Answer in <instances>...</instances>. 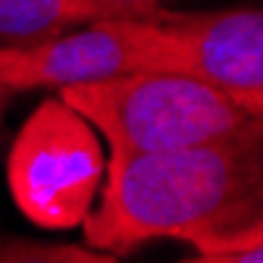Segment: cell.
Here are the masks:
<instances>
[{
    "instance_id": "6da1fadb",
    "label": "cell",
    "mask_w": 263,
    "mask_h": 263,
    "mask_svg": "<svg viewBox=\"0 0 263 263\" xmlns=\"http://www.w3.org/2000/svg\"><path fill=\"white\" fill-rule=\"evenodd\" d=\"M82 229L107 254L154 238H182L197 251L263 241V119L204 144L110 154Z\"/></svg>"
},
{
    "instance_id": "7a4b0ae2",
    "label": "cell",
    "mask_w": 263,
    "mask_h": 263,
    "mask_svg": "<svg viewBox=\"0 0 263 263\" xmlns=\"http://www.w3.org/2000/svg\"><path fill=\"white\" fill-rule=\"evenodd\" d=\"M110 154H154L226 138L254 119L232 97L182 72L138 69L57 91Z\"/></svg>"
},
{
    "instance_id": "3957f363",
    "label": "cell",
    "mask_w": 263,
    "mask_h": 263,
    "mask_svg": "<svg viewBox=\"0 0 263 263\" xmlns=\"http://www.w3.org/2000/svg\"><path fill=\"white\" fill-rule=\"evenodd\" d=\"M107 179V151L97 128L63 97H44L22 122L7 157L16 207L41 229L82 226Z\"/></svg>"
},
{
    "instance_id": "277c9868",
    "label": "cell",
    "mask_w": 263,
    "mask_h": 263,
    "mask_svg": "<svg viewBox=\"0 0 263 263\" xmlns=\"http://www.w3.org/2000/svg\"><path fill=\"white\" fill-rule=\"evenodd\" d=\"M147 69L182 72L263 116V16L260 7L213 13H163L122 19Z\"/></svg>"
},
{
    "instance_id": "5b68a950",
    "label": "cell",
    "mask_w": 263,
    "mask_h": 263,
    "mask_svg": "<svg viewBox=\"0 0 263 263\" xmlns=\"http://www.w3.org/2000/svg\"><path fill=\"white\" fill-rule=\"evenodd\" d=\"M138 69H147V63L122 19L88 22L50 41L0 47V88L10 94L63 91Z\"/></svg>"
},
{
    "instance_id": "8992f818",
    "label": "cell",
    "mask_w": 263,
    "mask_h": 263,
    "mask_svg": "<svg viewBox=\"0 0 263 263\" xmlns=\"http://www.w3.org/2000/svg\"><path fill=\"white\" fill-rule=\"evenodd\" d=\"M101 19H113L101 0H0V47L50 41Z\"/></svg>"
},
{
    "instance_id": "52a82bcc",
    "label": "cell",
    "mask_w": 263,
    "mask_h": 263,
    "mask_svg": "<svg viewBox=\"0 0 263 263\" xmlns=\"http://www.w3.org/2000/svg\"><path fill=\"white\" fill-rule=\"evenodd\" d=\"M0 263H119L116 254L91 245H60L31 238H0Z\"/></svg>"
},
{
    "instance_id": "ba28073f",
    "label": "cell",
    "mask_w": 263,
    "mask_h": 263,
    "mask_svg": "<svg viewBox=\"0 0 263 263\" xmlns=\"http://www.w3.org/2000/svg\"><path fill=\"white\" fill-rule=\"evenodd\" d=\"M176 263H263V241H248V245H229V248H207L194 251L185 260Z\"/></svg>"
},
{
    "instance_id": "9c48e42d",
    "label": "cell",
    "mask_w": 263,
    "mask_h": 263,
    "mask_svg": "<svg viewBox=\"0 0 263 263\" xmlns=\"http://www.w3.org/2000/svg\"><path fill=\"white\" fill-rule=\"evenodd\" d=\"M113 13V19H138V16H154L163 0H101Z\"/></svg>"
},
{
    "instance_id": "30bf717a",
    "label": "cell",
    "mask_w": 263,
    "mask_h": 263,
    "mask_svg": "<svg viewBox=\"0 0 263 263\" xmlns=\"http://www.w3.org/2000/svg\"><path fill=\"white\" fill-rule=\"evenodd\" d=\"M10 91H4V88H0V116H4V110H7V104H10Z\"/></svg>"
}]
</instances>
